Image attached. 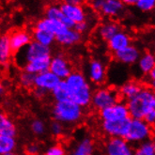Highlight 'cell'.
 <instances>
[{
  "label": "cell",
  "instance_id": "1",
  "mask_svg": "<svg viewBox=\"0 0 155 155\" xmlns=\"http://www.w3.org/2000/svg\"><path fill=\"white\" fill-rule=\"evenodd\" d=\"M64 81L67 85L70 100L71 102L82 108L90 105L93 90L83 72L72 71L71 74Z\"/></svg>",
  "mask_w": 155,
  "mask_h": 155
},
{
  "label": "cell",
  "instance_id": "2",
  "mask_svg": "<svg viewBox=\"0 0 155 155\" xmlns=\"http://www.w3.org/2000/svg\"><path fill=\"white\" fill-rule=\"evenodd\" d=\"M125 104L131 118L143 120L148 113L155 110V93L150 87H143L137 95Z\"/></svg>",
  "mask_w": 155,
  "mask_h": 155
},
{
  "label": "cell",
  "instance_id": "3",
  "mask_svg": "<svg viewBox=\"0 0 155 155\" xmlns=\"http://www.w3.org/2000/svg\"><path fill=\"white\" fill-rule=\"evenodd\" d=\"M54 120L63 125H74L79 123L84 116V108L80 107L71 100L54 103L52 109Z\"/></svg>",
  "mask_w": 155,
  "mask_h": 155
},
{
  "label": "cell",
  "instance_id": "4",
  "mask_svg": "<svg viewBox=\"0 0 155 155\" xmlns=\"http://www.w3.org/2000/svg\"><path fill=\"white\" fill-rule=\"evenodd\" d=\"M153 134L152 127L149 125L144 120L131 118L129 129L124 139L133 145H139L145 141L151 139Z\"/></svg>",
  "mask_w": 155,
  "mask_h": 155
},
{
  "label": "cell",
  "instance_id": "5",
  "mask_svg": "<svg viewBox=\"0 0 155 155\" xmlns=\"http://www.w3.org/2000/svg\"><path fill=\"white\" fill-rule=\"evenodd\" d=\"M51 56V49L50 47L43 46V45L32 41L22 51L16 53L15 60L16 64L19 67H24L26 63L32 60L38 59L43 57Z\"/></svg>",
  "mask_w": 155,
  "mask_h": 155
},
{
  "label": "cell",
  "instance_id": "6",
  "mask_svg": "<svg viewBox=\"0 0 155 155\" xmlns=\"http://www.w3.org/2000/svg\"><path fill=\"white\" fill-rule=\"evenodd\" d=\"M120 101L117 91L110 87H100L93 91L90 104L99 112Z\"/></svg>",
  "mask_w": 155,
  "mask_h": 155
},
{
  "label": "cell",
  "instance_id": "7",
  "mask_svg": "<svg viewBox=\"0 0 155 155\" xmlns=\"http://www.w3.org/2000/svg\"><path fill=\"white\" fill-rule=\"evenodd\" d=\"M59 6L63 14L74 25L87 19V12L80 1H77V0L66 1Z\"/></svg>",
  "mask_w": 155,
  "mask_h": 155
},
{
  "label": "cell",
  "instance_id": "8",
  "mask_svg": "<svg viewBox=\"0 0 155 155\" xmlns=\"http://www.w3.org/2000/svg\"><path fill=\"white\" fill-rule=\"evenodd\" d=\"M49 71L59 80L64 81L72 72V66L65 54L58 53L51 57Z\"/></svg>",
  "mask_w": 155,
  "mask_h": 155
},
{
  "label": "cell",
  "instance_id": "9",
  "mask_svg": "<svg viewBox=\"0 0 155 155\" xmlns=\"http://www.w3.org/2000/svg\"><path fill=\"white\" fill-rule=\"evenodd\" d=\"M100 117L102 121H117L131 118L126 104L121 101L100 111Z\"/></svg>",
  "mask_w": 155,
  "mask_h": 155
},
{
  "label": "cell",
  "instance_id": "10",
  "mask_svg": "<svg viewBox=\"0 0 155 155\" xmlns=\"http://www.w3.org/2000/svg\"><path fill=\"white\" fill-rule=\"evenodd\" d=\"M105 155H134V149L124 138H109L104 145Z\"/></svg>",
  "mask_w": 155,
  "mask_h": 155
},
{
  "label": "cell",
  "instance_id": "11",
  "mask_svg": "<svg viewBox=\"0 0 155 155\" xmlns=\"http://www.w3.org/2000/svg\"><path fill=\"white\" fill-rule=\"evenodd\" d=\"M87 71L88 80L94 85H103L106 81V65L100 58L91 59L88 62Z\"/></svg>",
  "mask_w": 155,
  "mask_h": 155
},
{
  "label": "cell",
  "instance_id": "12",
  "mask_svg": "<svg viewBox=\"0 0 155 155\" xmlns=\"http://www.w3.org/2000/svg\"><path fill=\"white\" fill-rule=\"evenodd\" d=\"M130 120L131 118L117 120V121H102L101 129L105 135L109 136V138L112 137L124 138L129 129Z\"/></svg>",
  "mask_w": 155,
  "mask_h": 155
},
{
  "label": "cell",
  "instance_id": "13",
  "mask_svg": "<svg viewBox=\"0 0 155 155\" xmlns=\"http://www.w3.org/2000/svg\"><path fill=\"white\" fill-rule=\"evenodd\" d=\"M8 41L12 53L16 54L25 49L32 41V36L25 29L15 30L11 35H8Z\"/></svg>",
  "mask_w": 155,
  "mask_h": 155
},
{
  "label": "cell",
  "instance_id": "14",
  "mask_svg": "<svg viewBox=\"0 0 155 155\" xmlns=\"http://www.w3.org/2000/svg\"><path fill=\"white\" fill-rule=\"evenodd\" d=\"M60 81L61 80H59L54 74H53L50 71H46L35 75L34 87L43 90L48 93L51 92Z\"/></svg>",
  "mask_w": 155,
  "mask_h": 155
},
{
  "label": "cell",
  "instance_id": "15",
  "mask_svg": "<svg viewBox=\"0 0 155 155\" xmlns=\"http://www.w3.org/2000/svg\"><path fill=\"white\" fill-rule=\"evenodd\" d=\"M141 56L140 49L134 44H130L128 47L114 54V58L117 61L125 65L135 64Z\"/></svg>",
  "mask_w": 155,
  "mask_h": 155
},
{
  "label": "cell",
  "instance_id": "16",
  "mask_svg": "<svg viewBox=\"0 0 155 155\" xmlns=\"http://www.w3.org/2000/svg\"><path fill=\"white\" fill-rule=\"evenodd\" d=\"M130 44H132V38L130 34L122 29L115 34L109 41H107V47L109 51L113 54L123 50L124 48L128 47Z\"/></svg>",
  "mask_w": 155,
  "mask_h": 155
},
{
  "label": "cell",
  "instance_id": "17",
  "mask_svg": "<svg viewBox=\"0 0 155 155\" xmlns=\"http://www.w3.org/2000/svg\"><path fill=\"white\" fill-rule=\"evenodd\" d=\"M83 39V35L77 32L74 27H68L62 33L56 36V41L64 47H71L80 43Z\"/></svg>",
  "mask_w": 155,
  "mask_h": 155
},
{
  "label": "cell",
  "instance_id": "18",
  "mask_svg": "<svg viewBox=\"0 0 155 155\" xmlns=\"http://www.w3.org/2000/svg\"><path fill=\"white\" fill-rule=\"evenodd\" d=\"M125 10V5L121 0H103L100 12L106 17H118Z\"/></svg>",
  "mask_w": 155,
  "mask_h": 155
},
{
  "label": "cell",
  "instance_id": "19",
  "mask_svg": "<svg viewBox=\"0 0 155 155\" xmlns=\"http://www.w3.org/2000/svg\"><path fill=\"white\" fill-rule=\"evenodd\" d=\"M143 87H144L142 86V84L139 83L138 81L129 80L120 86L117 93H118V96L121 97L123 100L129 101V100L133 99L134 97L137 95L142 90Z\"/></svg>",
  "mask_w": 155,
  "mask_h": 155
},
{
  "label": "cell",
  "instance_id": "20",
  "mask_svg": "<svg viewBox=\"0 0 155 155\" xmlns=\"http://www.w3.org/2000/svg\"><path fill=\"white\" fill-rule=\"evenodd\" d=\"M34 28L50 32L53 35H54V37H56V36L62 33L66 28H68V27L65 26L64 25H62L61 23L58 22V21L50 20V19H47V18L44 17V18L40 19L37 23L35 24Z\"/></svg>",
  "mask_w": 155,
  "mask_h": 155
},
{
  "label": "cell",
  "instance_id": "21",
  "mask_svg": "<svg viewBox=\"0 0 155 155\" xmlns=\"http://www.w3.org/2000/svg\"><path fill=\"white\" fill-rule=\"evenodd\" d=\"M120 30H121V27L116 21L108 20V21L103 22L98 26L97 34H98V37L101 40L107 41Z\"/></svg>",
  "mask_w": 155,
  "mask_h": 155
},
{
  "label": "cell",
  "instance_id": "22",
  "mask_svg": "<svg viewBox=\"0 0 155 155\" xmlns=\"http://www.w3.org/2000/svg\"><path fill=\"white\" fill-rule=\"evenodd\" d=\"M44 15H45V18H47V19L58 21V22L61 23L62 25H64L65 26L70 27V28L74 26V25L72 24L69 19H67L65 15L63 14L59 5L53 4V5L47 6L45 8Z\"/></svg>",
  "mask_w": 155,
  "mask_h": 155
},
{
  "label": "cell",
  "instance_id": "23",
  "mask_svg": "<svg viewBox=\"0 0 155 155\" xmlns=\"http://www.w3.org/2000/svg\"><path fill=\"white\" fill-rule=\"evenodd\" d=\"M51 57H43L38 59L32 60L23 67V70L29 72V74H32L34 75H37L39 74H41V72H44L46 71H49V65H50V60H51Z\"/></svg>",
  "mask_w": 155,
  "mask_h": 155
},
{
  "label": "cell",
  "instance_id": "24",
  "mask_svg": "<svg viewBox=\"0 0 155 155\" xmlns=\"http://www.w3.org/2000/svg\"><path fill=\"white\" fill-rule=\"evenodd\" d=\"M17 125L6 113L0 111V135L16 137Z\"/></svg>",
  "mask_w": 155,
  "mask_h": 155
},
{
  "label": "cell",
  "instance_id": "25",
  "mask_svg": "<svg viewBox=\"0 0 155 155\" xmlns=\"http://www.w3.org/2000/svg\"><path fill=\"white\" fill-rule=\"evenodd\" d=\"M95 144L90 137H83L72 150L70 155H94Z\"/></svg>",
  "mask_w": 155,
  "mask_h": 155
},
{
  "label": "cell",
  "instance_id": "26",
  "mask_svg": "<svg viewBox=\"0 0 155 155\" xmlns=\"http://www.w3.org/2000/svg\"><path fill=\"white\" fill-rule=\"evenodd\" d=\"M12 54L13 53L8 41V35L0 36V65L6 66L10 64Z\"/></svg>",
  "mask_w": 155,
  "mask_h": 155
},
{
  "label": "cell",
  "instance_id": "27",
  "mask_svg": "<svg viewBox=\"0 0 155 155\" xmlns=\"http://www.w3.org/2000/svg\"><path fill=\"white\" fill-rule=\"evenodd\" d=\"M137 67L140 72L144 75H148L150 72L155 69V58L154 54L146 52L144 54H141L139 59L137 60Z\"/></svg>",
  "mask_w": 155,
  "mask_h": 155
},
{
  "label": "cell",
  "instance_id": "28",
  "mask_svg": "<svg viewBox=\"0 0 155 155\" xmlns=\"http://www.w3.org/2000/svg\"><path fill=\"white\" fill-rule=\"evenodd\" d=\"M31 36L33 39L32 41L43 45V46H46V47H50L51 45L54 44V41H56V37H54V35H53L50 32L41 30V29L34 28Z\"/></svg>",
  "mask_w": 155,
  "mask_h": 155
},
{
  "label": "cell",
  "instance_id": "29",
  "mask_svg": "<svg viewBox=\"0 0 155 155\" xmlns=\"http://www.w3.org/2000/svg\"><path fill=\"white\" fill-rule=\"evenodd\" d=\"M18 143L15 137L0 135V155H6L15 152Z\"/></svg>",
  "mask_w": 155,
  "mask_h": 155
},
{
  "label": "cell",
  "instance_id": "30",
  "mask_svg": "<svg viewBox=\"0 0 155 155\" xmlns=\"http://www.w3.org/2000/svg\"><path fill=\"white\" fill-rule=\"evenodd\" d=\"M51 94L56 103L65 102L70 100V94L65 81H60L51 91Z\"/></svg>",
  "mask_w": 155,
  "mask_h": 155
},
{
  "label": "cell",
  "instance_id": "31",
  "mask_svg": "<svg viewBox=\"0 0 155 155\" xmlns=\"http://www.w3.org/2000/svg\"><path fill=\"white\" fill-rule=\"evenodd\" d=\"M134 155H155L154 141L150 139L137 145L134 150Z\"/></svg>",
  "mask_w": 155,
  "mask_h": 155
},
{
  "label": "cell",
  "instance_id": "32",
  "mask_svg": "<svg viewBox=\"0 0 155 155\" xmlns=\"http://www.w3.org/2000/svg\"><path fill=\"white\" fill-rule=\"evenodd\" d=\"M30 130L34 135L40 137V136H43L46 134L47 125L41 118H35L30 123Z\"/></svg>",
  "mask_w": 155,
  "mask_h": 155
},
{
  "label": "cell",
  "instance_id": "33",
  "mask_svg": "<svg viewBox=\"0 0 155 155\" xmlns=\"http://www.w3.org/2000/svg\"><path fill=\"white\" fill-rule=\"evenodd\" d=\"M34 79H35L34 74H29V72H27L24 70L20 72L19 76H18L19 84L21 85V87L26 89L34 88Z\"/></svg>",
  "mask_w": 155,
  "mask_h": 155
},
{
  "label": "cell",
  "instance_id": "34",
  "mask_svg": "<svg viewBox=\"0 0 155 155\" xmlns=\"http://www.w3.org/2000/svg\"><path fill=\"white\" fill-rule=\"evenodd\" d=\"M134 6L143 12H150L154 10L155 1L154 0H136Z\"/></svg>",
  "mask_w": 155,
  "mask_h": 155
},
{
  "label": "cell",
  "instance_id": "35",
  "mask_svg": "<svg viewBox=\"0 0 155 155\" xmlns=\"http://www.w3.org/2000/svg\"><path fill=\"white\" fill-rule=\"evenodd\" d=\"M49 131H50L51 134L53 136H54V137H60V136H62L63 134H64L65 128H64V125L61 124L60 122L53 120L50 122Z\"/></svg>",
  "mask_w": 155,
  "mask_h": 155
},
{
  "label": "cell",
  "instance_id": "36",
  "mask_svg": "<svg viewBox=\"0 0 155 155\" xmlns=\"http://www.w3.org/2000/svg\"><path fill=\"white\" fill-rule=\"evenodd\" d=\"M43 155H66V150L62 145L54 144L50 146Z\"/></svg>",
  "mask_w": 155,
  "mask_h": 155
},
{
  "label": "cell",
  "instance_id": "37",
  "mask_svg": "<svg viewBox=\"0 0 155 155\" xmlns=\"http://www.w3.org/2000/svg\"><path fill=\"white\" fill-rule=\"evenodd\" d=\"M41 146L38 143H29L25 146V155H37L39 153H41Z\"/></svg>",
  "mask_w": 155,
  "mask_h": 155
},
{
  "label": "cell",
  "instance_id": "38",
  "mask_svg": "<svg viewBox=\"0 0 155 155\" xmlns=\"http://www.w3.org/2000/svg\"><path fill=\"white\" fill-rule=\"evenodd\" d=\"M74 28L77 31V32H79L80 34H85V33H87L89 29H90V23H89V21H88V19H87L86 21H84V22H81V23H79V24H76L74 26Z\"/></svg>",
  "mask_w": 155,
  "mask_h": 155
},
{
  "label": "cell",
  "instance_id": "39",
  "mask_svg": "<svg viewBox=\"0 0 155 155\" xmlns=\"http://www.w3.org/2000/svg\"><path fill=\"white\" fill-rule=\"evenodd\" d=\"M143 120L147 122L149 125H150L152 127L154 125V123H155V110H152L150 113H148L147 115L145 116V117L143 118Z\"/></svg>",
  "mask_w": 155,
  "mask_h": 155
},
{
  "label": "cell",
  "instance_id": "40",
  "mask_svg": "<svg viewBox=\"0 0 155 155\" xmlns=\"http://www.w3.org/2000/svg\"><path fill=\"white\" fill-rule=\"evenodd\" d=\"M47 92H45V91L43 90H41V89H38V88H33V95L35 98L37 99H42L44 98L45 96H46Z\"/></svg>",
  "mask_w": 155,
  "mask_h": 155
},
{
  "label": "cell",
  "instance_id": "41",
  "mask_svg": "<svg viewBox=\"0 0 155 155\" xmlns=\"http://www.w3.org/2000/svg\"><path fill=\"white\" fill-rule=\"evenodd\" d=\"M102 4H103V0H94V1L90 2L91 8H92L93 10L96 11V12H100V10H101V7H102Z\"/></svg>",
  "mask_w": 155,
  "mask_h": 155
},
{
  "label": "cell",
  "instance_id": "42",
  "mask_svg": "<svg viewBox=\"0 0 155 155\" xmlns=\"http://www.w3.org/2000/svg\"><path fill=\"white\" fill-rule=\"evenodd\" d=\"M147 76L149 77L150 81L151 82V84H152V88H153V87H154V82H155V69L152 70Z\"/></svg>",
  "mask_w": 155,
  "mask_h": 155
},
{
  "label": "cell",
  "instance_id": "43",
  "mask_svg": "<svg viewBox=\"0 0 155 155\" xmlns=\"http://www.w3.org/2000/svg\"><path fill=\"white\" fill-rule=\"evenodd\" d=\"M5 92H6V87L2 82L0 81V99L5 95Z\"/></svg>",
  "mask_w": 155,
  "mask_h": 155
},
{
  "label": "cell",
  "instance_id": "44",
  "mask_svg": "<svg viewBox=\"0 0 155 155\" xmlns=\"http://www.w3.org/2000/svg\"><path fill=\"white\" fill-rule=\"evenodd\" d=\"M135 1L136 0H123V4L126 6V5H128V6H133V5H134V3H135Z\"/></svg>",
  "mask_w": 155,
  "mask_h": 155
},
{
  "label": "cell",
  "instance_id": "45",
  "mask_svg": "<svg viewBox=\"0 0 155 155\" xmlns=\"http://www.w3.org/2000/svg\"><path fill=\"white\" fill-rule=\"evenodd\" d=\"M6 155H25V153H24V154H20V153L12 152V153H8V154H6Z\"/></svg>",
  "mask_w": 155,
  "mask_h": 155
},
{
  "label": "cell",
  "instance_id": "46",
  "mask_svg": "<svg viewBox=\"0 0 155 155\" xmlns=\"http://www.w3.org/2000/svg\"><path fill=\"white\" fill-rule=\"evenodd\" d=\"M37 155H43L42 153H39V154H37Z\"/></svg>",
  "mask_w": 155,
  "mask_h": 155
}]
</instances>
